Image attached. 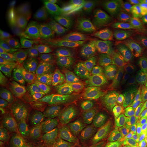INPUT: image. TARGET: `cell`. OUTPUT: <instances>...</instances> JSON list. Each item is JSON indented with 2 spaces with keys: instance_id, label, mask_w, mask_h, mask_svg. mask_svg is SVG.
<instances>
[{
  "instance_id": "cell-1",
  "label": "cell",
  "mask_w": 147,
  "mask_h": 147,
  "mask_svg": "<svg viewBox=\"0 0 147 147\" xmlns=\"http://www.w3.org/2000/svg\"><path fill=\"white\" fill-rule=\"evenodd\" d=\"M61 80L67 89L82 100L92 102L100 97L98 59L91 53L83 51L75 53Z\"/></svg>"
},
{
  "instance_id": "cell-2",
  "label": "cell",
  "mask_w": 147,
  "mask_h": 147,
  "mask_svg": "<svg viewBox=\"0 0 147 147\" xmlns=\"http://www.w3.org/2000/svg\"><path fill=\"white\" fill-rule=\"evenodd\" d=\"M98 71L101 98L125 100L131 97L136 91V80L117 57L98 59Z\"/></svg>"
},
{
  "instance_id": "cell-3",
  "label": "cell",
  "mask_w": 147,
  "mask_h": 147,
  "mask_svg": "<svg viewBox=\"0 0 147 147\" xmlns=\"http://www.w3.org/2000/svg\"><path fill=\"white\" fill-rule=\"evenodd\" d=\"M40 36L59 40L71 51L78 42V29L76 13L72 7L63 6L45 16L36 24Z\"/></svg>"
},
{
  "instance_id": "cell-4",
  "label": "cell",
  "mask_w": 147,
  "mask_h": 147,
  "mask_svg": "<svg viewBox=\"0 0 147 147\" xmlns=\"http://www.w3.org/2000/svg\"><path fill=\"white\" fill-rule=\"evenodd\" d=\"M106 3L122 34L135 41L147 39V15L144 12L127 8L119 1Z\"/></svg>"
},
{
  "instance_id": "cell-5",
  "label": "cell",
  "mask_w": 147,
  "mask_h": 147,
  "mask_svg": "<svg viewBox=\"0 0 147 147\" xmlns=\"http://www.w3.org/2000/svg\"><path fill=\"white\" fill-rule=\"evenodd\" d=\"M23 59L31 79L40 89L48 92L51 95L60 93L71 98L81 100L64 85L61 76L51 71L40 61L38 55L23 57Z\"/></svg>"
},
{
  "instance_id": "cell-6",
  "label": "cell",
  "mask_w": 147,
  "mask_h": 147,
  "mask_svg": "<svg viewBox=\"0 0 147 147\" xmlns=\"http://www.w3.org/2000/svg\"><path fill=\"white\" fill-rule=\"evenodd\" d=\"M121 35L118 25L110 14L91 27L86 34L84 44L92 50H113L120 44Z\"/></svg>"
},
{
  "instance_id": "cell-7",
  "label": "cell",
  "mask_w": 147,
  "mask_h": 147,
  "mask_svg": "<svg viewBox=\"0 0 147 147\" xmlns=\"http://www.w3.org/2000/svg\"><path fill=\"white\" fill-rule=\"evenodd\" d=\"M37 52L40 61L48 69L61 76L68 62L71 51L59 40L38 35Z\"/></svg>"
},
{
  "instance_id": "cell-8",
  "label": "cell",
  "mask_w": 147,
  "mask_h": 147,
  "mask_svg": "<svg viewBox=\"0 0 147 147\" xmlns=\"http://www.w3.org/2000/svg\"><path fill=\"white\" fill-rule=\"evenodd\" d=\"M83 114L101 134L125 133L131 128V123L127 117L116 110H87Z\"/></svg>"
},
{
  "instance_id": "cell-9",
  "label": "cell",
  "mask_w": 147,
  "mask_h": 147,
  "mask_svg": "<svg viewBox=\"0 0 147 147\" xmlns=\"http://www.w3.org/2000/svg\"><path fill=\"white\" fill-rule=\"evenodd\" d=\"M95 104L91 101L76 100L66 95L55 93L51 95V108L53 119L71 121L79 118L86 109L91 110Z\"/></svg>"
},
{
  "instance_id": "cell-10",
  "label": "cell",
  "mask_w": 147,
  "mask_h": 147,
  "mask_svg": "<svg viewBox=\"0 0 147 147\" xmlns=\"http://www.w3.org/2000/svg\"><path fill=\"white\" fill-rule=\"evenodd\" d=\"M8 101H10L33 120L46 123L53 119L52 110L47 100L36 93H31Z\"/></svg>"
},
{
  "instance_id": "cell-11",
  "label": "cell",
  "mask_w": 147,
  "mask_h": 147,
  "mask_svg": "<svg viewBox=\"0 0 147 147\" xmlns=\"http://www.w3.org/2000/svg\"><path fill=\"white\" fill-rule=\"evenodd\" d=\"M0 115L8 120L18 131L34 134L46 127L45 123L30 119L10 101L1 99Z\"/></svg>"
},
{
  "instance_id": "cell-12",
  "label": "cell",
  "mask_w": 147,
  "mask_h": 147,
  "mask_svg": "<svg viewBox=\"0 0 147 147\" xmlns=\"http://www.w3.org/2000/svg\"><path fill=\"white\" fill-rule=\"evenodd\" d=\"M97 105L104 109L118 111L127 117L135 119L147 118V97H129L121 100H103Z\"/></svg>"
},
{
  "instance_id": "cell-13",
  "label": "cell",
  "mask_w": 147,
  "mask_h": 147,
  "mask_svg": "<svg viewBox=\"0 0 147 147\" xmlns=\"http://www.w3.org/2000/svg\"><path fill=\"white\" fill-rule=\"evenodd\" d=\"M40 147H67L70 140L68 123L47 125L34 134Z\"/></svg>"
},
{
  "instance_id": "cell-14",
  "label": "cell",
  "mask_w": 147,
  "mask_h": 147,
  "mask_svg": "<svg viewBox=\"0 0 147 147\" xmlns=\"http://www.w3.org/2000/svg\"><path fill=\"white\" fill-rule=\"evenodd\" d=\"M117 58L126 66L142 89H147V58L136 49L126 48Z\"/></svg>"
},
{
  "instance_id": "cell-15",
  "label": "cell",
  "mask_w": 147,
  "mask_h": 147,
  "mask_svg": "<svg viewBox=\"0 0 147 147\" xmlns=\"http://www.w3.org/2000/svg\"><path fill=\"white\" fill-rule=\"evenodd\" d=\"M67 123L70 129L71 144L90 145L97 142L98 131L93 123L84 114Z\"/></svg>"
},
{
  "instance_id": "cell-16",
  "label": "cell",
  "mask_w": 147,
  "mask_h": 147,
  "mask_svg": "<svg viewBox=\"0 0 147 147\" xmlns=\"http://www.w3.org/2000/svg\"><path fill=\"white\" fill-rule=\"evenodd\" d=\"M0 87L1 99L6 100L27 95L33 91L23 82L3 74H1L0 76Z\"/></svg>"
},
{
  "instance_id": "cell-17",
  "label": "cell",
  "mask_w": 147,
  "mask_h": 147,
  "mask_svg": "<svg viewBox=\"0 0 147 147\" xmlns=\"http://www.w3.org/2000/svg\"><path fill=\"white\" fill-rule=\"evenodd\" d=\"M97 147H138L137 140L125 134H104L99 135Z\"/></svg>"
},
{
  "instance_id": "cell-18",
  "label": "cell",
  "mask_w": 147,
  "mask_h": 147,
  "mask_svg": "<svg viewBox=\"0 0 147 147\" xmlns=\"http://www.w3.org/2000/svg\"><path fill=\"white\" fill-rule=\"evenodd\" d=\"M0 142L10 147H40L34 134L18 131L0 135Z\"/></svg>"
},
{
  "instance_id": "cell-19",
  "label": "cell",
  "mask_w": 147,
  "mask_h": 147,
  "mask_svg": "<svg viewBox=\"0 0 147 147\" xmlns=\"http://www.w3.org/2000/svg\"><path fill=\"white\" fill-rule=\"evenodd\" d=\"M134 136L142 144L147 143V118L142 119L136 126Z\"/></svg>"
},
{
  "instance_id": "cell-20",
  "label": "cell",
  "mask_w": 147,
  "mask_h": 147,
  "mask_svg": "<svg viewBox=\"0 0 147 147\" xmlns=\"http://www.w3.org/2000/svg\"><path fill=\"white\" fill-rule=\"evenodd\" d=\"M17 131L3 116L0 115V135H5Z\"/></svg>"
},
{
  "instance_id": "cell-21",
  "label": "cell",
  "mask_w": 147,
  "mask_h": 147,
  "mask_svg": "<svg viewBox=\"0 0 147 147\" xmlns=\"http://www.w3.org/2000/svg\"><path fill=\"white\" fill-rule=\"evenodd\" d=\"M119 1L124 6L133 10H139L144 4V1L142 0H121Z\"/></svg>"
},
{
  "instance_id": "cell-22",
  "label": "cell",
  "mask_w": 147,
  "mask_h": 147,
  "mask_svg": "<svg viewBox=\"0 0 147 147\" xmlns=\"http://www.w3.org/2000/svg\"><path fill=\"white\" fill-rule=\"evenodd\" d=\"M135 47L147 58V39L135 41Z\"/></svg>"
},
{
  "instance_id": "cell-23",
  "label": "cell",
  "mask_w": 147,
  "mask_h": 147,
  "mask_svg": "<svg viewBox=\"0 0 147 147\" xmlns=\"http://www.w3.org/2000/svg\"><path fill=\"white\" fill-rule=\"evenodd\" d=\"M67 147H91L90 145H84V144H71L69 146Z\"/></svg>"
},
{
  "instance_id": "cell-24",
  "label": "cell",
  "mask_w": 147,
  "mask_h": 147,
  "mask_svg": "<svg viewBox=\"0 0 147 147\" xmlns=\"http://www.w3.org/2000/svg\"><path fill=\"white\" fill-rule=\"evenodd\" d=\"M0 147H10V146H7V145L3 144V143H1V144H0Z\"/></svg>"
},
{
  "instance_id": "cell-25",
  "label": "cell",
  "mask_w": 147,
  "mask_h": 147,
  "mask_svg": "<svg viewBox=\"0 0 147 147\" xmlns=\"http://www.w3.org/2000/svg\"><path fill=\"white\" fill-rule=\"evenodd\" d=\"M141 147H147V143H144V144H142V146Z\"/></svg>"
}]
</instances>
